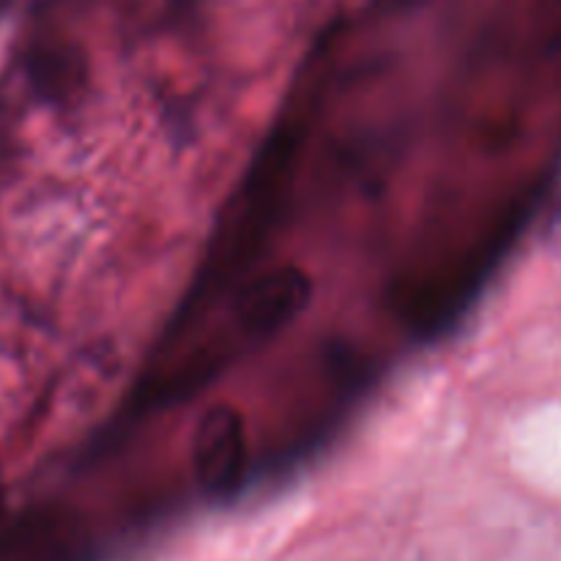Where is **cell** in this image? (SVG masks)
Returning <instances> with one entry per match:
<instances>
[{
	"label": "cell",
	"mask_w": 561,
	"mask_h": 561,
	"mask_svg": "<svg viewBox=\"0 0 561 561\" xmlns=\"http://www.w3.org/2000/svg\"><path fill=\"white\" fill-rule=\"evenodd\" d=\"M192 469L197 485L211 496H228L247 469V433L239 411L217 403L201 414L192 438Z\"/></svg>",
	"instance_id": "cell-1"
},
{
	"label": "cell",
	"mask_w": 561,
	"mask_h": 561,
	"mask_svg": "<svg viewBox=\"0 0 561 561\" xmlns=\"http://www.w3.org/2000/svg\"><path fill=\"white\" fill-rule=\"evenodd\" d=\"M310 301V279L294 266L274 268L241 290L239 327L250 337L263 340L283 332L301 316Z\"/></svg>",
	"instance_id": "cell-2"
}]
</instances>
